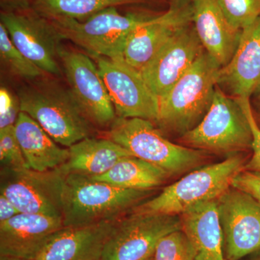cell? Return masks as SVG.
Instances as JSON below:
<instances>
[{
    "label": "cell",
    "instance_id": "obj_1",
    "mask_svg": "<svg viewBox=\"0 0 260 260\" xmlns=\"http://www.w3.org/2000/svg\"><path fill=\"white\" fill-rule=\"evenodd\" d=\"M20 111L37 121L58 144L70 148L92 137L93 124L69 88L50 80H36L19 89Z\"/></svg>",
    "mask_w": 260,
    "mask_h": 260
},
{
    "label": "cell",
    "instance_id": "obj_2",
    "mask_svg": "<svg viewBox=\"0 0 260 260\" xmlns=\"http://www.w3.org/2000/svg\"><path fill=\"white\" fill-rule=\"evenodd\" d=\"M152 191L124 189L85 176L68 174L63 188L64 227L120 219L143 203Z\"/></svg>",
    "mask_w": 260,
    "mask_h": 260
},
{
    "label": "cell",
    "instance_id": "obj_3",
    "mask_svg": "<svg viewBox=\"0 0 260 260\" xmlns=\"http://www.w3.org/2000/svg\"><path fill=\"white\" fill-rule=\"evenodd\" d=\"M221 68L204 49L185 74L159 100V125L183 135L198 125L211 106Z\"/></svg>",
    "mask_w": 260,
    "mask_h": 260
},
{
    "label": "cell",
    "instance_id": "obj_4",
    "mask_svg": "<svg viewBox=\"0 0 260 260\" xmlns=\"http://www.w3.org/2000/svg\"><path fill=\"white\" fill-rule=\"evenodd\" d=\"M249 159L238 153L223 161L196 169L164 188L158 196L137 205L130 213L181 215L200 203L217 200L232 186L233 179L244 170Z\"/></svg>",
    "mask_w": 260,
    "mask_h": 260
},
{
    "label": "cell",
    "instance_id": "obj_5",
    "mask_svg": "<svg viewBox=\"0 0 260 260\" xmlns=\"http://www.w3.org/2000/svg\"><path fill=\"white\" fill-rule=\"evenodd\" d=\"M106 138L129 150L137 158L155 164L172 175L200 166L205 155L199 150L166 139L151 121L140 118L116 117Z\"/></svg>",
    "mask_w": 260,
    "mask_h": 260
},
{
    "label": "cell",
    "instance_id": "obj_6",
    "mask_svg": "<svg viewBox=\"0 0 260 260\" xmlns=\"http://www.w3.org/2000/svg\"><path fill=\"white\" fill-rule=\"evenodd\" d=\"M182 140L193 148L233 153L251 150L253 137L237 99L228 96L217 85L209 110L198 125L183 135Z\"/></svg>",
    "mask_w": 260,
    "mask_h": 260
},
{
    "label": "cell",
    "instance_id": "obj_7",
    "mask_svg": "<svg viewBox=\"0 0 260 260\" xmlns=\"http://www.w3.org/2000/svg\"><path fill=\"white\" fill-rule=\"evenodd\" d=\"M48 20L61 40L74 43L95 57L119 60L124 59L123 53L128 34L146 18L121 15L113 7L92 15L85 21L64 17Z\"/></svg>",
    "mask_w": 260,
    "mask_h": 260
},
{
    "label": "cell",
    "instance_id": "obj_8",
    "mask_svg": "<svg viewBox=\"0 0 260 260\" xmlns=\"http://www.w3.org/2000/svg\"><path fill=\"white\" fill-rule=\"evenodd\" d=\"M66 176L61 167L45 172L1 168L0 194L6 196L20 213L62 218Z\"/></svg>",
    "mask_w": 260,
    "mask_h": 260
},
{
    "label": "cell",
    "instance_id": "obj_9",
    "mask_svg": "<svg viewBox=\"0 0 260 260\" xmlns=\"http://www.w3.org/2000/svg\"><path fill=\"white\" fill-rule=\"evenodd\" d=\"M129 214L116 222L102 260H149L162 238L181 230L179 215Z\"/></svg>",
    "mask_w": 260,
    "mask_h": 260
},
{
    "label": "cell",
    "instance_id": "obj_10",
    "mask_svg": "<svg viewBox=\"0 0 260 260\" xmlns=\"http://www.w3.org/2000/svg\"><path fill=\"white\" fill-rule=\"evenodd\" d=\"M225 260H239L260 250V203L231 186L217 200Z\"/></svg>",
    "mask_w": 260,
    "mask_h": 260
},
{
    "label": "cell",
    "instance_id": "obj_11",
    "mask_svg": "<svg viewBox=\"0 0 260 260\" xmlns=\"http://www.w3.org/2000/svg\"><path fill=\"white\" fill-rule=\"evenodd\" d=\"M59 60L69 89L93 126L109 128L116 119L115 109L96 64L83 53L61 47Z\"/></svg>",
    "mask_w": 260,
    "mask_h": 260
},
{
    "label": "cell",
    "instance_id": "obj_12",
    "mask_svg": "<svg viewBox=\"0 0 260 260\" xmlns=\"http://www.w3.org/2000/svg\"><path fill=\"white\" fill-rule=\"evenodd\" d=\"M96 58L97 66L114 104L116 117L157 121L159 99L149 88L139 70L124 59Z\"/></svg>",
    "mask_w": 260,
    "mask_h": 260
},
{
    "label": "cell",
    "instance_id": "obj_13",
    "mask_svg": "<svg viewBox=\"0 0 260 260\" xmlns=\"http://www.w3.org/2000/svg\"><path fill=\"white\" fill-rule=\"evenodd\" d=\"M1 23L15 47L34 64L44 73L60 75L61 39L47 18L38 13L6 11L1 13Z\"/></svg>",
    "mask_w": 260,
    "mask_h": 260
},
{
    "label": "cell",
    "instance_id": "obj_14",
    "mask_svg": "<svg viewBox=\"0 0 260 260\" xmlns=\"http://www.w3.org/2000/svg\"><path fill=\"white\" fill-rule=\"evenodd\" d=\"M192 22V3L177 0L167 13L157 18L146 19L126 37L124 60L141 70L176 34Z\"/></svg>",
    "mask_w": 260,
    "mask_h": 260
},
{
    "label": "cell",
    "instance_id": "obj_15",
    "mask_svg": "<svg viewBox=\"0 0 260 260\" xmlns=\"http://www.w3.org/2000/svg\"><path fill=\"white\" fill-rule=\"evenodd\" d=\"M203 50L194 28L187 25L160 48L140 73L160 100L185 74Z\"/></svg>",
    "mask_w": 260,
    "mask_h": 260
},
{
    "label": "cell",
    "instance_id": "obj_16",
    "mask_svg": "<svg viewBox=\"0 0 260 260\" xmlns=\"http://www.w3.org/2000/svg\"><path fill=\"white\" fill-rule=\"evenodd\" d=\"M63 228L61 218L19 213L0 223V255L32 260Z\"/></svg>",
    "mask_w": 260,
    "mask_h": 260
},
{
    "label": "cell",
    "instance_id": "obj_17",
    "mask_svg": "<svg viewBox=\"0 0 260 260\" xmlns=\"http://www.w3.org/2000/svg\"><path fill=\"white\" fill-rule=\"evenodd\" d=\"M119 220L64 227L32 260H102L106 244Z\"/></svg>",
    "mask_w": 260,
    "mask_h": 260
},
{
    "label": "cell",
    "instance_id": "obj_18",
    "mask_svg": "<svg viewBox=\"0 0 260 260\" xmlns=\"http://www.w3.org/2000/svg\"><path fill=\"white\" fill-rule=\"evenodd\" d=\"M192 22L203 48L222 68L234 57L242 30L229 23L217 0H193Z\"/></svg>",
    "mask_w": 260,
    "mask_h": 260
},
{
    "label": "cell",
    "instance_id": "obj_19",
    "mask_svg": "<svg viewBox=\"0 0 260 260\" xmlns=\"http://www.w3.org/2000/svg\"><path fill=\"white\" fill-rule=\"evenodd\" d=\"M260 83V16L242 30L237 50L221 68L218 85L236 99H249Z\"/></svg>",
    "mask_w": 260,
    "mask_h": 260
},
{
    "label": "cell",
    "instance_id": "obj_20",
    "mask_svg": "<svg viewBox=\"0 0 260 260\" xmlns=\"http://www.w3.org/2000/svg\"><path fill=\"white\" fill-rule=\"evenodd\" d=\"M180 218L181 230L192 246L196 260H225L217 200L197 205Z\"/></svg>",
    "mask_w": 260,
    "mask_h": 260
},
{
    "label": "cell",
    "instance_id": "obj_21",
    "mask_svg": "<svg viewBox=\"0 0 260 260\" xmlns=\"http://www.w3.org/2000/svg\"><path fill=\"white\" fill-rule=\"evenodd\" d=\"M15 129L30 169L45 172L61 167L68 161L69 149L59 146L42 126L26 113L20 112Z\"/></svg>",
    "mask_w": 260,
    "mask_h": 260
},
{
    "label": "cell",
    "instance_id": "obj_22",
    "mask_svg": "<svg viewBox=\"0 0 260 260\" xmlns=\"http://www.w3.org/2000/svg\"><path fill=\"white\" fill-rule=\"evenodd\" d=\"M68 161L61 168L68 174L95 177L109 172L131 152L108 138L89 137L70 146Z\"/></svg>",
    "mask_w": 260,
    "mask_h": 260
},
{
    "label": "cell",
    "instance_id": "obj_23",
    "mask_svg": "<svg viewBox=\"0 0 260 260\" xmlns=\"http://www.w3.org/2000/svg\"><path fill=\"white\" fill-rule=\"evenodd\" d=\"M170 176L155 164L128 156L119 160L109 172L91 179L124 189L150 191L161 185Z\"/></svg>",
    "mask_w": 260,
    "mask_h": 260
},
{
    "label": "cell",
    "instance_id": "obj_24",
    "mask_svg": "<svg viewBox=\"0 0 260 260\" xmlns=\"http://www.w3.org/2000/svg\"><path fill=\"white\" fill-rule=\"evenodd\" d=\"M142 0H35L39 15L46 18L64 17L80 20L113 7L133 4Z\"/></svg>",
    "mask_w": 260,
    "mask_h": 260
},
{
    "label": "cell",
    "instance_id": "obj_25",
    "mask_svg": "<svg viewBox=\"0 0 260 260\" xmlns=\"http://www.w3.org/2000/svg\"><path fill=\"white\" fill-rule=\"evenodd\" d=\"M0 56L10 71L23 79L34 81L39 79L44 73L15 47L8 30L2 23H0Z\"/></svg>",
    "mask_w": 260,
    "mask_h": 260
},
{
    "label": "cell",
    "instance_id": "obj_26",
    "mask_svg": "<svg viewBox=\"0 0 260 260\" xmlns=\"http://www.w3.org/2000/svg\"><path fill=\"white\" fill-rule=\"evenodd\" d=\"M231 25L242 30L260 16V0H217Z\"/></svg>",
    "mask_w": 260,
    "mask_h": 260
},
{
    "label": "cell",
    "instance_id": "obj_27",
    "mask_svg": "<svg viewBox=\"0 0 260 260\" xmlns=\"http://www.w3.org/2000/svg\"><path fill=\"white\" fill-rule=\"evenodd\" d=\"M154 260H196L194 251L182 230L168 234L157 244Z\"/></svg>",
    "mask_w": 260,
    "mask_h": 260
},
{
    "label": "cell",
    "instance_id": "obj_28",
    "mask_svg": "<svg viewBox=\"0 0 260 260\" xmlns=\"http://www.w3.org/2000/svg\"><path fill=\"white\" fill-rule=\"evenodd\" d=\"M0 161L1 168H29L17 139L15 125L0 129Z\"/></svg>",
    "mask_w": 260,
    "mask_h": 260
},
{
    "label": "cell",
    "instance_id": "obj_29",
    "mask_svg": "<svg viewBox=\"0 0 260 260\" xmlns=\"http://www.w3.org/2000/svg\"><path fill=\"white\" fill-rule=\"evenodd\" d=\"M237 99L249 121L253 137L252 147H251L252 154L246 162L244 170L260 172V127L256 122L254 113L251 109L249 99Z\"/></svg>",
    "mask_w": 260,
    "mask_h": 260
},
{
    "label": "cell",
    "instance_id": "obj_30",
    "mask_svg": "<svg viewBox=\"0 0 260 260\" xmlns=\"http://www.w3.org/2000/svg\"><path fill=\"white\" fill-rule=\"evenodd\" d=\"M232 186L248 193L260 203V172L243 170L233 179Z\"/></svg>",
    "mask_w": 260,
    "mask_h": 260
},
{
    "label": "cell",
    "instance_id": "obj_31",
    "mask_svg": "<svg viewBox=\"0 0 260 260\" xmlns=\"http://www.w3.org/2000/svg\"><path fill=\"white\" fill-rule=\"evenodd\" d=\"M20 112V102L18 98H16L11 107L4 114H0V129L15 125Z\"/></svg>",
    "mask_w": 260,
    "mask_h": 260
},
{
    "label": "cell",
    "instance_id": "obj_32",
    "mask_svg": "<svg viewBox=\"0 0 260 260\" xmlns=\"http://www.w3.org/2000/svg\"><path fill=\"white\" fill-rule=\"evenodd\" d=\"M20 213L15 205L4 194H0V223Z\"/></svg>",
    "mask_w": 260,
    "mask_h": 260
},
{
    "label": "cell",
    "instance_id": "obj_33",
    "mask_svg": "<svg viewBox=\"0 0 260 260\" xmlns=\"http://www.w3.org/2000/svg\"><path fill=\"white\" fill-rule=\"evenodd\" d=\"M15 99L16 98L13 97L6 88L2 87L0 90V114H4L11 107Z\"/></svg>",
    "mask_w": 260,
    "mask_h": 260
},
{
    "label": "cell",
    "instance_id": "obj_34",
    "mask_svg": "<svg viewBox=\"0 0 260 260\" xmlns=\"http://www.w3.org/2000/svg\"><path fill=\"white\" fill-rule=\"evenodd\" d=\"M251 95L254 96L256 104H257L258 107L260 108V83L258 85V86L256 87L255 90H254V93H253Z\"/></svg>",
    "mask_w": 260,
    "mask_h": 260
},
{
    "label": "cell",
    "instance_id": "obj_35",
    "mask_svg": "<svg viewBox=\"0 0 260 260\" xmlns=\"http://www.w3.org/2000/svg\"><path fill=\"white\" fill-rule=\"evenodd\" d=\"M0 260H27L20 259V258L13 257V256L0 255Z\"/></svg>",
    "mask_w": 260,
    "mask_h": 260
},
{
    "label": "cell",
    "instance_id": "obj_36",
    "mask_svg": "<svg viewBox=\"0 0 260 260\" xmlns=\"http://www.w3.org/2000/svg\"><path fill=\"white\" fill-rule=\"evenodd\" d=\"M256 255L252 260H260V250L255 252Z\"/></svg>",
    "mask_w": 260,
    "mask_h": 260
},
{
    "label": "cell",
    "instance_id": "obj_37",
    "mask_svg": "<svg viewBox=\"0 0 260 260\" xmlns=\"http://www.w3.org/2000/svg\"><path fill=\"white\" fill-rule=\"evenodd\" d=\"M149 260H154V259H153V257H152V258H150V259Z\"/></svg>",
    "mask_w": 260,
    "mask_h": 260
}]
</instances>
